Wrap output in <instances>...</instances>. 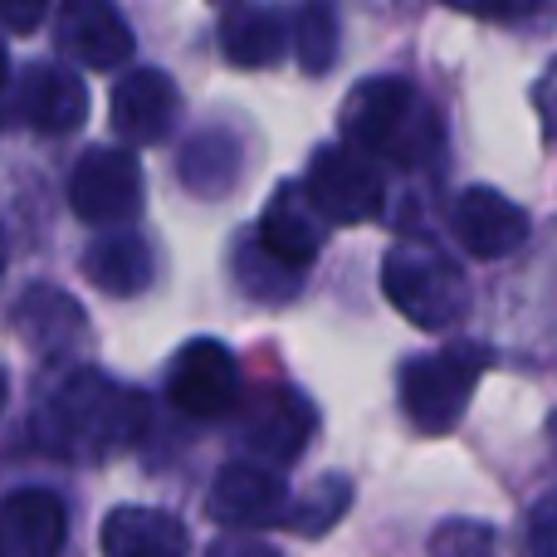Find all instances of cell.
<instances>
[{
    "mask_svg": "<svg viewBox=\"0 0 557 557\" xmlns=\"http://www.w3.org/2000/svg\"><path fill=\"white\" fill-rule=\"evenodd\" d=\"M59 49L69 59H78L84 69H117L133 59V29L117 15L113 0H64L59 5V29H54Z\"/></svg>",
    "mask_w": 557,
    "mask_h": 557,
    "instance_id": "9c48e42d",
    "label": "cell"
},
{
    "mask_svg": "<svg viewBox=\"0 0 557 557\" xmlns=\"http://www.w3.org/2000/svg\"><path fill=\"white\" fill-rule=\"evenodd\" d=\"M15 333L25 337V347H35L39 357H69L78 343H84L88 333V318L84 308L74 304L69 294H59V288L49 284H35L25 298L15 304Z\"/></svg>",
    "mask_w": 557,
    "mask_h": 557,
    "instance_id": "e0dca14e",
    "label": "cell"
},
{
    "mask_svg": "<svg viewBox=\"0 0 557 557\" xmlns=\"http://www.w3.org/2000/svg\"><path fill=\"white\" fill-rule=\"evenodd\" d=\"M143 166L127 147H94L69 176V206L84 225H127L143 211Z\"/></svg>",
    "mask_w": 557,
    "mask_h": 557,
    "instance_id": "52a82bcc",
    "label": "cell"
},
{
    "mask_svg": "<svg viewBox=\"0 0 557 557\" xmlns=\"http://www.w3.org/2000/svg\"><path fill=\"white\" fill-rule=\"evenodd\" d=\"M5 396H10V376H5V367H0V411H5Z\"/></svg>",
    "mask_w": 557,
    "mask_h": 557,
    "instance_id": "f1b7e54d",
    "label": "cell"
},
{
    "mask_svg": "<svg viewBox=\"0 0 557 557\" xmlns=\"http://www.w3.org/2000/svg\"><path fill=\"white\" fill-rule=\"evenodd\" d=\"M490 372L484 343H450L441 352H421L401 367V411L421 435H445L465 421L480 376Z\"/></svg>",
    "mask_w": 557,
    "mask_h": 557,
    "instance_id": "277c9868",
    "label": "cell"
},
{
    "mask_svg": "<svg viewBox=\"0 0 557 557\" xmlns=\"http://www.w3.org/2000/svg\"><path fill=\"white\" fill-rule=\"evenodd\" d=\"M45 10H49V0H0V25L10 35H29V29H39Z\"/></svg>",
    "mask_w": 557,
    "mask_h": 557,
    "instance_id": "484cf974",
    "label": "cell"
},
{
    "mask_svg": "<svg viewBox=\"0 0 557 557\" xmlns=\"http://www.w3.org/2000/svg\"><path fill=\"white\" fill-rule=\"evenodd\" d=\"M343 143L362 147L372 162L386 166H425L441 152V113L435 103L411 84V78H362L343 103Z\"/></svg>",
    "mask_w": 557,
    "mask_h": 557,
    "instance_id": "7a4b0ae2",
    "label": "cell"
},
{
    "mask_svg": "<svg viewBox=\"0 0 557 557\" xmlns=\"http://www.w3.org/2000/svg\"><path fill=\"white\" fill-rule=\"evenodd\" d=\"M5 74H10V54H5V39H0V88H5Z\"/></svg>",
    "mask_w": 557,
    "mask_h": 557,
    "instance_id": "83f0119b",
    "label": "cell"
},
{
    "mask_svg": "<svg viewBox=\"0 0 557 557\" xmlns=\"http://www.w3.org/2000/svg\"><path fill=\"white\" fill-rule=\"evenodd\" d=\"M176 108H182V98H176V84L162 69H133V74L117 78L108 113H113V127L123 143L152 147L172 133Z\"/></svg>",
    "mask_w": 557,
    "mask_h": 557,
    "instance_id": "4fadbf2b",
    "label": "cell"
},
{
    "mask_svg": "<svg viewBox=\"0 0 557 557\" xmlns=\"http://www.w3.org/2000/svg\"><path fill=\"white\" fill-rule=\"evenodd\" d=\"M166 401L191 421H221L240 401V362L215 337H191L176 347L166 372Z\"/></svg>",
    "mask_w": 557,
    "mask_h": 557,
    "instance_id": "8992f818",
    "label": "cell"
},
{
    "mask_svg": "<svg viewBox=\"0 0 557 557\" xmlns=\"http://www.w3.org/2000/svg\"><path fill=\"white\" fill-rule=\"evenodd\" d=\"M382 288L396 313L425 333H450L470 318V278L435 245H392L382 260Z\"/></svg>",
    "mask_w": 557,
    "mask_h": 557,
    "instance_id": "3957f363",
    "label": "cell"
},
{
    "mask_svg": "<svg viewBox=\"0 0 557 557\" xmlns=\"http://www.w3.org/2000/svg\"><path fill=\"white\" fill-rule=\"evenodd\" d=\"M347 504H352V484H347L343 474H323V480H313L294 504H288L284 523L294 533H304V539H323V533L347 513Z\"/></svg>",
    "mask_w": 557,
    "mask_h": 557,
    "instance_id": "7402d4cb",
    "label": "cell"
},
{
    "mask_svg": "<svg viewBox=\"0 0 557 557\" xmlns=\"http://www.w3.org/2000/svg\"><path fill=\"white\" fill-rule=\"evenodd\" d=\"M225 59L235 69H274L288 59V39H294V10L288 5H255V0H235L225 15Z\"/></svg>",
    "mask_w": 557,
    "mask_h": 557,
    "instance_id": "2e32d148",
    "label": "cell"
},
{
    "mask_svg": "<svg viewBox=\"0 0 557 557\" xmlns=\"http://www.w3.org/2000/svg\"><path fill=\"white\" fill-rule=\"evenodd\" d=\"M431 548L435 553H460V548H474V553H484V548H494V533L490 529H480V523H450V529H441L431 539Z\"/></svg>",
    "mask_w": 557,
    "mask_h": 557,
    "instance_id": "d4e9b609",
    "label": "cell"
},
{
    "mask_svg": "<svg viewBox=\"0 0 557 557\" xmlns=\"http://www.w3.org/2000/svg\"><path fill=\"white\" fill-rule=\"evenodd\" d=\"M143 425H147L143 392L94 372V367L69 372L35 411L39 445L74 465H98L123 455L127 445H137Z\"/></svg>",
    "mask_w": 557,
    "mask_h": 557,
    "instance_id": "6da1fadb",
    "label": "cell"
},
{
    "mask_svg": "<svg viewBox=\"0 0 557 557\" xmlns=\"http://www.w3.org/2000/svg\"><path fill=\"white\" fill-rule=\"evenodd\" d=\"M533 103H539L543 123H548V133L557 137V59L548 64V74L539 78V94H533Z\"/></svg>",
    "mask_w": 557,
    "mask_h": 557,
    "instance_id": "4316f807",
    "label": "cell"
},
{
    "mask_svg": "<svg viewBox=\"0 0 557 557\" xmlns=\"http://www.w3.org/2000/svg\"><path fill=\"white\" fill-rule=\"evenodd\" d=\"M15 113L25 117L35 133L64 137V133H74V127H84L88 88H84V78L64 64H29L15 88Z\"/></svg>",
    "mask_w": 557,
    "mask_h": 557,
    "instance_id": "7c38bea8",
    "label": "cell"
},
{
    "mask_svg": "<svg viewBox=\"0 0 557 557\" xmlns=\"http://www.w3.org/2000/svg\"><path fill=\"white\" fill-rule=\"evenodd\" d=\"M450 10L460 15H474V20H494V25H513V20H529L539 15L548 0H445Z\"/></svg>",
    "mask_w": 557,
    "mask_h": 557,
    "instance_id": "cb8c5ba5",
    "label": "cell"
},
{
    "mask_svg": "<svg viewBox=\"0 0 557 557\" xmlns=\"http://www.w3.org/2000/svg\"><path fill=\"white\" fill-rule=\"evenodd\" d=\"M323 231H327V221L308 206L304 186L284 182L274 191V201L264 206L255 240H260V250H270L278 264H288V270H308V264L318 260V250H323Z\"/></svg>",
    "mask_w": 557,
    "mask_h": 557,
    "instance_id": "5bb4252c",
    "label": "cell"
},
{
    "mask_svg": "<svg viewBox=\"0 0 557 557\" xmlns=\"http://www.w3.org/2000/svg\"><path fill=\"white\" fill-rule=\"evenodd\" d=\"M211 519L225 529H274L288 513V490L274 470L255 460H231L211 484Z\"/></svg>",
    "mask_w": 557,
    "mask_h": 557,
    "instance_id": "ba28073f",
    "label": "cell"
},
{
    "mask_svg": "<svg viewBox=\"0 0 557 557\" xmlns=\"http://www.w3.org/2000/svg\"><path fill=\"white\" fill-rule=\"evenodd\" d=\"M288 54L298 59L304 74H327L337 64V10L327 0H308L294 15V39H288Z\"/></svg>",
    "mask_w": 557,
    "mask_h": 557,
    "instance_id": "44dd1931",
    "label": "cell"
},
{
    "mask_svg": "<svg viewBox=\"0 0 557 557\" xmlns=\"http://www.w3.org/2000/svg\"><path fill=\"white\" fill-rule=\"evenodd\" d=\"M304 196L327 225H362L382 215V166L352 143H333V147H318L313 162H308Z\"/></svg>",
    "mask_w": 557,
    "mask_h": 557,
    "instance_id": "5b68a950",
    "label": "cell"
},
{
    "mask_svg": "<svg viewBox=\"0 0 557 557\" xmlns=\"http://www.w3.org/2000/svg\"><path fill=\"white\" fill-rule=\"evenodd\" d=\"M450 231L474 260H504V255H513L529 240V215L504 191L470 186V191H460V201L450 211Z\"/></svg>",
    "mask_w": 557,
    "mask_h": 557,
    "instance_id": "8fae6325",
    "label": "cell"
},
{
    "mask_svg": "<svg viewBox=\"0 0 557 557\" xmlns=\"http://www.w3.org/2000/svg\"><path fill=\"white\" fill-rule=\"evenodd\" d=\"M0 274H5V231H0Z\"/></svg>",
    "mask_w": 557,
    "mask_h": 557,
    "instance_id": "f546056e",
    "label": "cell"
},
{
    "mask_svg": "<svg viewBox=\"0 0 557 557\" xmlns=\"http://www.w3.org/2000/svg\"><path fill=\"white\" fill-rule=\"evenodd\" d=\"M176 172H182V186L191 196L221 201V196H231L245 176L240 137H235L231 127H206V133H196L191 143L182 147V166H176Z\"/></svg>",
    "mask_w": 557,
    "mask_h": 557,
    "instance_id": "d6986e66",
    "label": "cell"
},
{
    "mask_svg": "<svg viewBox=\"0 0 557 557\" xmlns=\"http://www.w3.org/2000/svg\"><path fill=\"white\" fill-rule=\"evenodd\" d=\"M69 539L64 499L49 490H15L0 504V553L54 557Z\"/></svg>",
    "mask_w": 557,
    "mask_h": 557,
    "instance_id": "9a60e30c",
    "label": "cell"
},
{
    "mask_svg": "<svg viewBox=\"0 0 557 557\" xmlns=\"http://www.w3.org/2000/svg\"><path fill=\"white\" fill-rule=\"evenodd\" d=\"M231 5H235V0H231Z\"/></svg>",
    "mask_w": 557,
    "mask_h": 557,
    "instance_id": "4dcf8cb0",
    "label": "cell"
},
{
    "mask_svg": "<svg viewBox=\"0 0 557 557\" xmlns=\"http://www.w3.org/2000/svg\"><path fill=\"white\" fill-rule=\"evenodd\" d=\"M108 557H182L191 533L166 509H113L98 533Z\"/></svg>",
    "mask_w": 557,
    "mask_h": 557,
    "instance_id": "ac0fdd59",
    "label": "cell"
},
{
    "mask_svg": "<svg viewBox=\"0 0 557 557\" xmlns=\"http://www.w3.org/2000/svg\"><path fill=\"white\" fill-rule=\"evenodd\" d=\"M318 416L313 406L304 401L288 386H274V392H260L240 416V441L250 445L260 460L270 465H294L298 455L308 450V435H313Z\"/></svg>",
    "mask_w": 557,
    "mask_h": 557,
    "instance_id": "30bf717a",
    "label": "cell"
},
{
    "mask_svg": "<svg viewBox=\"0 0 557 557\" xmlns=\"http://www.w3.org/2000/svg\"><path fill=\"white\" fill-rule=\"evenodd\" d=\"M235 278L245 284V294L264 298V304H284V294H278L270 278H278L284 288L298 294V270H288V264H278L270 250H260L255 235H240V245H235Z\"/></svg>",
    "mask_w": 557,
    "mask_h": 557,
    "instance_id": "603a6c76",
    "label": "cell"
},
{
    "mask_svg": "<svg viewBox=\"0 0 557 557\" xmlns=\"http://www.w3.org/2000/svg\"><path fill=\"white\" fill-rule=\"evenodd\" d=\"M84 274L88 284H98L103 294L113 298H133L152 284L157 274V260H152V245L133 231H117V235H103L84 250Z\"/></svg>",
    "mask_w": 557,
    "mask_h": 557,
    "instance_id": "ffe728a7",
    "label": "cell"
}]
</instances>
